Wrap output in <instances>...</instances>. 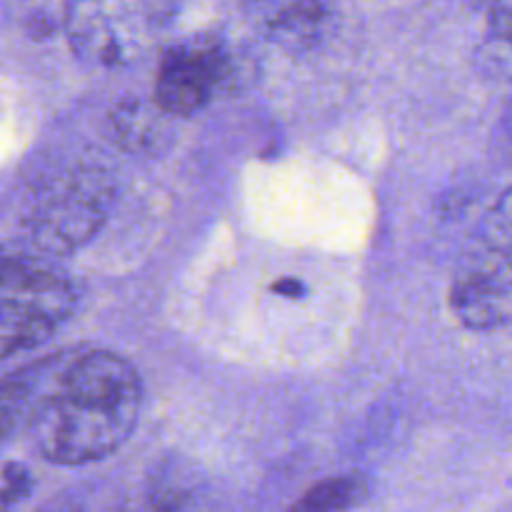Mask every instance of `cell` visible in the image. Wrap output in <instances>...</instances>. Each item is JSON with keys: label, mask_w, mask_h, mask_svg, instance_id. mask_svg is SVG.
<instances>
[{"label": "cell", "mask_w": 512, "mask_h": 512, "mask_svg": "<svg viewBox=\"0 0 512 512\" xmlns=\"http://www.w3.org/2000/svg\"><path fill=\"white\" fill-rule=\"evenodd\" d=\"M323 13V5H288L275 15L273 33L283 40H293V43L308 40L318 30Z\"/></svg>", "instance_id": "cell-11"}, {"label": "cell", "mask_w": 512, "mask_h": 512, "mask_svg": "<svg viewBox=\"0 0 512 512\" xmlns=\"http://www.w3.org/2000/svg\"><path fill=\"white\" fill-rule=\"evenodd\" d=\"M113 130L118 143H123L125 148L140 150L145 143H150V135H153V115L145 105L140 103H125L118 105L113 115Z\"/></svg>", "instance_id": "cell-10"}, {"label": "cell", "mask_w": 512, "mask_h": 512, "mask_svg": "<svg viewBox=\"0 0 512 512\" xmlns=\"http://www.w3.org/2000/svg\"><path fill=\"white\" fill-rule=\"evenodd\" d=\"M450 310L470 330L512 323V258L473 243L450 285Z\"/></svg>", "instance_id": "cell-4"}, {"label": "cell", "mask_w": 512, "mask_h": 512, "mask_svg": "<svg viewBox=\"0 0 512 512\" xmlns=\"http://www.w3.org/2000/svg\"><path fill=\"white\" fill-rule=\"evenodd\" d=\"M475 245L512 258V185L503 190L493 208L485 213Z\"/></svg>", "instance_id": "cell-9"}, {"label": "cell", "mask_w": 512, "mask_h": 512, "mask_svg": "<svg viewBox=\"0 0 512 512\" xmlns=\"http://www.w3.org/2000/svg\"><path fill=\"white\" fill-rule=\"evenodd\" d=\"M273 293H280V295H293V298H298V295L303 293V285H300V280L285 278V280H280V283H275V285H273Z\"/></svg>", "instance_id": "cell-15"}, {"label": "cell", "mask_w": 512, "mask_h": 512, "mask_svg": "<svg viewBox=\"0 0 512 512\" xmlns=\"http://www.w3.org/2000/svg\"><path fill=\"white\" fill-rule=\"evenodd\" d=\"M113 178L103 170H75L38 200L28 220V235L43 255H68L83 248L108 215Z\"/></svg>", "instance_id": "cell-3"}, {"label": "cell", "mask_w": 512, "mask_h": 512, "mask_svg": "<svg viewBox=\"0 0 512 512\" xmlns=\"http://www.w3.org/2000/svg\"><path fill=\"white\" fill-rule=\"evenodd\" d=\"M143 383L113 350H73L8 375L3 433L23 425L38 455L55 465L108 458L138 425Z\"/></svg>", "instance_id": "cell-1"}, {"label": "cell", "mask_w": 512, "mask_h": 512, "mask_svg": "<svg viewBox=\"0 0 512 512\" xmlns=\"http://www.w3.org/2000/svg\"><path fill=\"white\" fill-rule=\"evenodd\" d=\"M78 293L65 273L38 258L3 260L0 280V355L45 343L75 310Z\"/></svg>", "instance_id": "cell-2"}, {"label": "cell", "mask_w": 512, "mask_h": 512, "mask_svg": "<svg viewBox=\"0 0 512 512\" xmlns=\"http://www.w3.org/2000/svg\"><path fill=\"white\" fill-rule=\"evenodd\" d=\"M133 512H220L200 493L190 488H158Z\"/></svg>", "instance_id": "cell-12"}, {"label": "cell", "mask_w": 512, "mask_h": 512, "mask_svg": "<svg viewBox=\"0 0 512 512\" xmlns=\"http://www.w3.org/2000/svg\"><path fill=\"white\" fill-rule=\"evenodd\" d=\"M480 55L495 73L512 75V3L490 5Z\"/></svg>", "instance_id": "cell-8"}, {"label": "cell", "mask_w": 512, "mask_h": 512, "mask_svg": "<svg viewBox=\"0 0 512 512\" xmlns=\"http://www.w3.org/2000/svg\"><path fill=\"white\" fill-rule=\"evenodd\" d=\"M140 5H70L68 33L78 55L98 63H125L140 45Z\"/></svg>", "instance_id": "cell-6"}, {"label": "cell", "mask_w": 512, "mask_h": 512, "mask_svg": "<svg viewBox=\"0 0 512 512\" xmlns=\"http://www.w3.org/2000/svg\"><path fill=\"white\" fill-rule=\"evenodd\" d=\"M35 512H75V508H70V505H65V503H53V505H48V508L35 510Z\"/></svg>", "instance_id": "cell-16"}, {"label": "cell", "mask_w": 512, "mask_h": 512, "mask_svg": "<svg viewBox=\"0 0 512 512\" xmlns=\"http://www.w3.org/2000/svg\"><path fill=\"white\" fill-rule=\"evenodd\" d=\"M30 488V475L23 465L5 463L3 468V508L5 512L10 510V505L18 503Z\"/></svg>", "instance_id": "cell-13"}, {"label": "cell", "mask_w": 512, "mask_h": 512, "mask_svg": "<svg viewBox=\"0 0 512 512\" xmlns=\"http://www.w3.org/2000/svg\"><path fill=\"white\" fill-rule=\"evenodd\" d=\"M368 495V483L360 475H340L315 483L305 490L288 512H350Z\"/></svg>", "instance_id": "cell-7"}, {"label": "cell", "mask_w": 512, "mask_h": 512, "mask_svg": "<svg viewBox=\"0 0 512 512\" xmlns=\"http://www.w3.org/2000/svg\"><path fill=\"white\" fill-rule=\"evenodd\" d=\"M223 78L225 58L215 43L173 45L155 75V105L168 115H193L208 105Z\"/></svg>", "instance_id": "cell-5"}, {"label": "cell", "mask_w": 512, "mask_h": 512, "mask_svg": "<svg viewBox=\"0 0 512 512\" xmlns=\"http://www.w3.org/2000/svg\"><path fill=\"white\" fill-rule=\"evenodd\" d=\"M500 135H503L505 148H508V153L512 155V95L503 110V118H500Z\"/></svg>", "instance_id": "cell-14"}]
</instances>
